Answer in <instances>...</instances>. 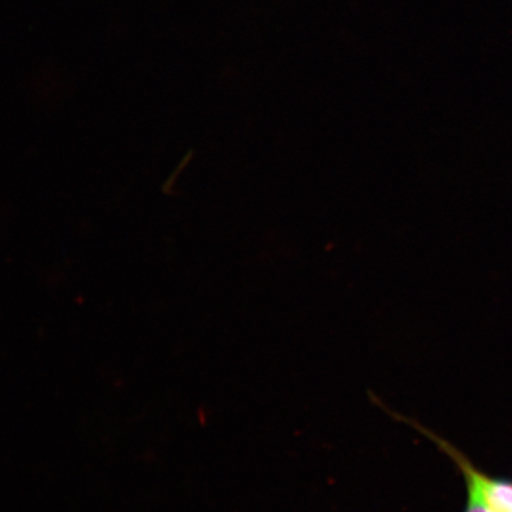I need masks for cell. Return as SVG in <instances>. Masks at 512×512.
I'll use <instances>...</instances> for the list:
<instances>
[{
  "instance_id": "obj_1",
  "label": "cell",
  "mask_w": 512,
  "mask_h": 512,
  "mask_svg": "<svg viewBox=\"0 0 512 512\" xmlns=\"http://www.w3.org/2000/svg\"><path fill=\"white\" fill-rule=\"evenodd\" d=\"M376 402L377 406L382 407L394 419L425 435L457 466L460 475L464 478L466 488L464 512H512V480L488 475V473L478 469L457 446H454L441 435L421 425L419 421L393 412L392 409L384 406L380 400Z\"/></svg>"
}]
</instances>
